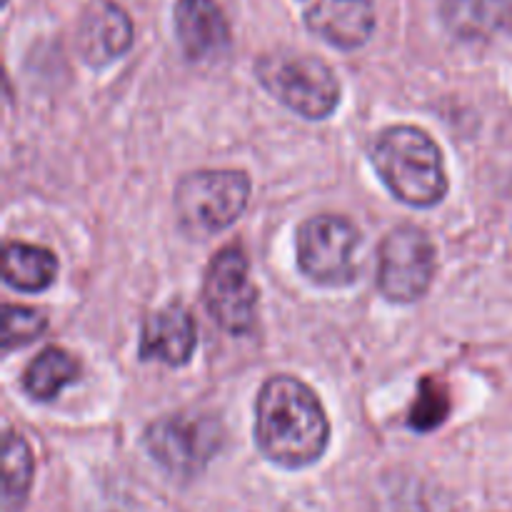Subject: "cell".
<instances>
[{"label": "cell", "instance_id": "cell-1", "mask_svg": "<svg viewBox=\"0 0 512 512\" xmlns=\"http://www.w3.org/2000/svg\"><path fill=\"white\" fill-rule=\"evenodd\" d=\"M330 423L318 395L290 375L265 380L255 403V443L270 463L298 470L318 463Z\"/></svg>", "mask_w": 512, "mask_h": 512}, {"label": "cell", "instance_id": "cell-2", "mask_svg": "<svg viewBox=\"0 0 512 512\" xmlns=\"http://www.w3.org/2000/svg\"><path fill=\"white\" fill-rule=\"evenodd\" d=\"M370 155L385 188L410 208H433L448 193L443 153L425 130L393 125L378 135Z\"/></svg>", "mask_w": 512, "mask_h": 512}, {"label": "cell", "instance_id": "cell-3", "mask_svg": "<svg viewBox=\"0 0 512 512\" xmlns=\"http://www.w3.org/2000/svg\"><path fill=\"white\" fill-rule=\"evenodd\" d=\"M260 85L293 113L325 120L338 110L340 83L328 63L298 50H275L255 65Z\"/></svg>", "mask_w": 512, "mask_h": 512}, {"label": "cell", "instance_id": "cell-4", "mask_svg": "<svg viewBox=\"0 0 512 512\" xmlns=\"http://www.w3.org/2000/svg\"><path fill=\"white\" fill-rule=\"evenodd\" d=\"M250 180L240 170H200L185 175L175 188V215L193 238H210L230 228L245 213Z\"/></svg>", "mask_w": 512, "mask_h": 512}, {"label": "cell", "instance_id": "cell-5", "mask_svg": "<svg viewBox=\"0 0 512 512\" xmlns=\"http://www.w3.org/2000/svg\"><path fill=\"white\" fill-rule=\"evenodd\" d=\"M150 458L175 478H193L223 448V425L203 413H178L155 420L145 433Z\"/></svg>", "mask_w": 512, "mask_h": 512}, {"label": "cell", "instance_id": "cell-6", "mask_svg": "<svg viewBox=\"0 0 512 512\" xmlns=\"http://www.w3.org/2000/svg\"><path fill=\"white\" fill-rule=\"evenodd\" d=\"M360 233L338 215H315L298 228V265L313 283L340 288L358 275Z\"/></svg>", "mask_w": 512, "mask_h": 512}, {"label": "cell", "instance_id": "cell-7", "mask_svg": "<svg viewBox=\"0 0 512 512\" xmlns=\"http://www.w3.org/2000/svg\"><path fill=\"white\" fill-rule=\"evenodd\" d=\"M435 278V245L415 225L395 228L380 243L378 290L390 303H415Z\"/></svg>", "mask_w": 512, "mask_h": 512}, {"label": "cell", "instance_id": "cell-8", "mask_svg": "<svg viewBox=\"0 0 512 512\" xmlns=\"http://www.w3.org/2000/svg\"><path fill=\"white\" fill-rule=\"evenodd\" d=\"M205 308L210 318L230 335H245L255 328L258 288L250 278L248 258L238 245L220 250L205 275Z\"/></svg>", "mask_w": 512, "mask_h": 512}, {"label": "cell", "instance_id": "cell-9", "mask_svg": "<svg viewBox=\"0 0 512 512\" xmlns=\"http://www.w3.org/2000/svg\"><path fill=\"white\" fill-rule=\"evenodd\" d=\"M305 25L340 50L365 45L378 23L375 0H295Z\"/></svg>", "mask_w": 512, "mask_h": 512}, {"label": "cell", "instance_id": "cell-10", "mask_svg": "<svg viewBox=\"0 0 512 512\" xmlns=\"http://www.w3.org/2000/svg\"><path fill=\"white\" fill-rule=\"evenodd\" d=\"M133 45V20L113 0H95L83 13L78 28V50L93 68L113 63Z\"/></svg>", "mask_w": 512, "mask_h": 512}, {"label": "cell", "instance_id": "cell-11", "mask_svg": "<svg viewBox=\"0 0 512 512\" xmlns=\"http://www.w3.org/2000/svg\"><path fill=\"white\" fill-rule=\"evenodd\" d=\"M178 43L190 60H218L230 48V25L215 0H178L173 10Z\"/></svg>", "mask_w": 512, "mask_h": 512}, {"label": "cell", "instance_id": "cell-12", "mask_svg": "<svg viewBox=\"0 0 512 512\" xmlns=\"http://www.w3.org/2000/svg\"><path fill=\"white\" fill-rule=\"evenodd\" d=\"M198 345L195 320L183 303L165 305L158 313L148 315L140 335V358L160 360L170 368L188 363Z\"/></svg>", "mask_w": 512, "mask_h": 512}, {"label": "cell", "instance_id": "cell-13", "mask_svg": "<svg viewBox=\"0 0 512 512\" xmlns=\"http://www.w3.org/2000/svg\"><path fill=\"white\" fill-rule=\"evenodd\" d=\"M443 23L460 40H488L512 28V0H445Z\"/></svg>", "mask_w": 512, "mask_h": 512}, {"label": "cell", "instance_id": "cell-14", "mask_svg": "<svg viewBox=\"0 0 512 512\" xmlns=\"http://www.w3.org/2000/svg\"><path fill=\"white\" fill-rule=\"evenodd\" d=\"M58 275V260L50 250L28 243H8L3 253V280L20 293H40Z\"/></svg>", "mask_w": 512, "mask_h": 512}, {"label": "cell", "instance_id": "cell-15", "mask_svg": "<svg viewBox=\"0 0 512 512\" xmlns=\"http://www.w3.org/2000/svg\"><path fill=\"white\" fill-rule=\"evenodd\" d=\"M80 378V363L63 348H45L23 375V390L33 400L50 403L60 395V390Z\"/></svg>", "mask_w": 512, "mask_h": 512}, {"label": "cell", "instance_id": "cell-16", "mask_svg": "<svg viewBox=\"0 0 512 512\" xmlns=\"http://www.w3.org/2000/svg\"><path fill=\"white\" fill-rule=\"evenodd\" d=\"M33 475V450L18 433H8L3 443V512L23 510Z\"/></svg>", "mask_w": 512, "mask_h": 512}, {"label": "cell", "instance_id": "cell-17", "mask_svg": "<svg viewBox=\"0 0 512 512\" xmlns=\"http://www.w3.org/2000/svg\"><path fill=\"white\" fill-rule=\"evenodd\" d=\"M448 413L450 398L445 385L435 378H425L418 388V398H415L413 408H410L408 425L415 433H430V430L445 423Z\"/></svg>", "mask_w": 512, "mask_h": 512}, {"label": "cell", "instance_id": "cell-18", "mask_svg": "<svg viewBox=\"0 0 512 512\" xmlns=\"http://www.w3.org/2000/svg\"><path fill=\"white\" fill-rule=\"evenodd\" d=\"M45 315L38 310L18 308V305H5L3 308V350L20 348L38 338L45 330Z\"/></svg>", "mask_w": 512, "mask_h": 512}]
</instances>
